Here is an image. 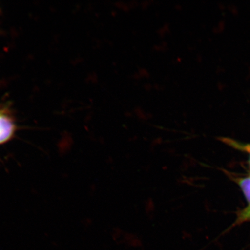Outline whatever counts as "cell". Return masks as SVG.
Listing matches in <instances>:
<instances>
[{
	"label": "cell",
	"instance_id": "obj_1",
	"mask_svg": "<svg viewBox=\"0 0 250 250\" xmlns=\"http://www.w3.org/2000/svg\"><path fill=\"white\" fill-rule=\"evenodd\" d=\"M241 186L243 191L245 193L247 198H248L249 201L250 202V180H243L241 183Z\"/></svg>",
	"mask_w": 250,
	"mask_h": 250
}]
</instances>
